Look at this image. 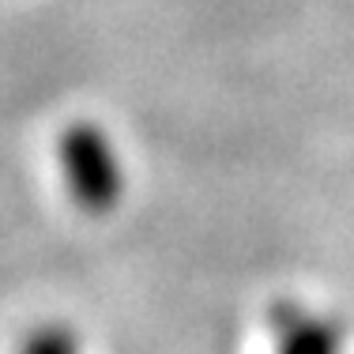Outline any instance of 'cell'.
Listing matches in <instances>:
<instances>
[{
  "mask_svg": "<svg viewBox=\"0 0 354 354\" xmlns=\"http://www.w3.org/2000/svg\"><path fill=\"white\" fill-rule=\"evenodd\" d=\"M332 347H335V335L324 324H306L286 343V354H332Z\"/></svg>",
  "mask_w": 354,
  "mask_h": 354,
  "instance_id": "obj_1",
  "label": "cell"
},
{
  "mask_svg": "<svg viewBox=\"0 0 354 354\" xmlns=\"http://www.w3.org/2000/svg\"><path fill=\"white\" fill-rule=\"evenodd\" d=\"M27 354H72V343L64 339V335L49 332V335H41V339L30 343V351H27Z\"/></svg>",
  "mask_w": 354,
  "mask_h": 354,
  "instance_id": "obj_2",
  "label": "cell"
}]
</instances>
